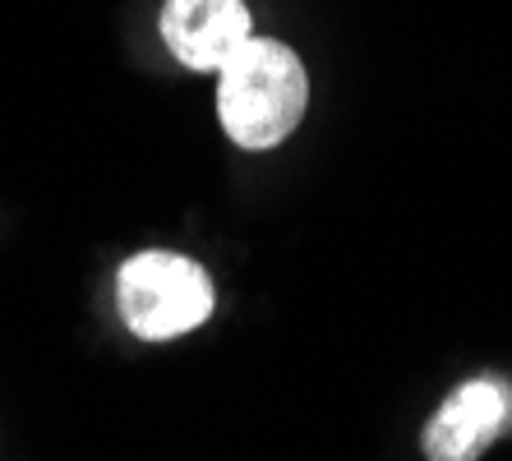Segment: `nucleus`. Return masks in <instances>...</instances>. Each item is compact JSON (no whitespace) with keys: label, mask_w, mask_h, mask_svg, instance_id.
Instances as JSON below:
<instances>
[{"label":"nucleus","mask_w":512,"mask_h":461,"mask_svg":"<svg viewBox=\"0 0 512 461\" xmlns=\"http://www.w3.org/2000/svg\"><path fill=\"white\" fill-rule=\"evenodd\" d=\"M217 74V120L240 148L259 153L296 134L310 102V79L291 47L273 37H250Z\"/></svg>","instance_id":"f257e3e1"},{"label":"nucleus","mask_w":512,"mask_h":461,"mask_svg":"<svg viewBox=\"0 0 512 461\" xmlns=\"http://www.w3.org/2000/svg\"><path fill=\"white\" fill-rule=\"evenodd\" d=\"M116 300L134 337H143V342H171V337L194 332L213 314V282L185 254L143 249V254L120 263Z\"/></svg>","instance_id":"f03ea898"},{"label":"nucleus","mask_w":512,"mask_h":461,"mask_svg":"<svg viewBox=\"0 0 512 461\" xmlns=\"http://www.w3.org/2000/svg\"><path fill=\"white\" fill-rule=\"evenodd\" d=\"M254 37L245 0H167L162 42L185 70H222Z\"/></svg>","instance_id":"20e7f679"},{"label":"nucleus","mask_w":512,"mask_h":461,"mask_svg":"<svg viewBox=\"0 0 512 461\" xmlns=\"http://www.w3.org/2000/svg\"><path fill=\"white\" fill-rule=\"evenodd\" d=\"M512 425V392L494 379H471L434 411L420 434L429 461H476Z\"/></svg>","instance_id":"7ed1b4c3"}]
</instances>
